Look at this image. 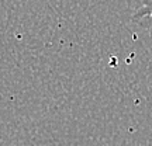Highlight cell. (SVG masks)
<instances>
[{"label": "cell", "mask_w": 152, "mask_h": 146, "mask_svg": "<svg viewBox=\"0 0 152 146\" xmlns=\"http://www.w3.org/2000/svg\"><path fill=\"white\" fill-rule=\"evenodd\" d=\"M131 20L138 25L147 28L152 37V0H141V6L132 14Z\"/></svg>", "instance_id": "1"}]
</instances>
